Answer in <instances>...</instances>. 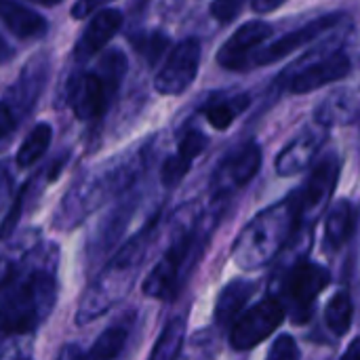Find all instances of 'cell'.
I'll return each instance as SVG.
<instances>
[{
    "label": "cell",
    "instance_id": "cell-1",
    "mask_svg": "<svg viewBox=\"0 0 360 360\" xmlns=\"http://www.w3.org/2000/svg\"><path fill=\"white\" fill-rule=\"evenodd\" d=\"M40 243L27 236L25 245L15 247V257L4 259L0 310L6 335L36 331L55 308L59 249Z\"/></svg>",
    "mask_w": 360,
    "mask_h": 360
},
{
    "label": "cell",
    "instance_id": "cell-2",
    "mask_svg": "<svg viewBox=\"0 0 360 360\" xmlns=\"http://www.w3.org/2000/svg\"><path fill=\"white\" fill-rule=\"evenodd\" d=\"M158 217L160 213H156L129 243H124L118 253L101 268V272L89 283L78 302L76 325H89L97 321L129 295L154 243Z\"/></svg>",
    "mask_w": 360,
    "mask_h": 360
},
{
    "label": "cell",
    "instance_id": "cell-3",
    "mask_svg": "<svg viewBox=\"0 0 360 360\" xmlns=\"http://www.w3.org/2000/svg\"><path fill=\"white\" fill-rule=\"evenodd\" d=\"M146 167V150L114 158L76 181L57 207L53 226L57 230H72L80 226L91 213L105 205L116 194L133 186Z\"/></svg>",
    "mask_w": 360,
    "mask_h": 360
},
{
    "label": "cell",
    "instance_id": "cell-4",
    "mask_svg": "<svg viewBox=\"0 0 360 360\" xmlns=\"http://www.w3.org/2000/svg\"><path fill=\"white\" fill-rule=\"evenodd\" d=\"M207 238V221L200 205L188 202L175 211L171 217V243L152 272L146 276L141 289L148 297L171 300L181 287L184 274L196 262L200 251V240Z\"/></svg>",
    "mask_w": 360,
    "mask_h": 360
},
{
    "label": "cell",
    "instance_id": "cell-5",
    "mask_svg": "<svg viewBox=\"0 0 360 360\" xmlns=\"http://www.w3.org/2000/svg\"><path fill=\"white\" fill-rule=\"evenodd\" d=\"M297 228V202L291 192L281 202L259 211L240 230L232 245L234 264L245 272H253L268 266L285 249V245H289Z\"/></svg>",
    "mask_w": 360,
    "mask_h": 360
},
{
    "label": "cell",
    "instance_id": "cell-6",
    "mask_svg": "<svg viewBox=\"0 0 360 360\" xmlns=\"http://www.w3.org/2000/svg\"><path fill=\"white\" fill-rule=\"evenodd\" d=\"M127 68V55L120 49H110L101 55L95 70L76 74L68 84V105L74 116L84 122L99 120L120 91Z\"/></svg>",
    "mask_w": 360,
    "mask_h": 360
},
{
    "label": "cell",
    "instance_id": "cell-7",
    "mask_svg": "<svg viewBox=\"0 0 360 360\" xmlns=\"http://www.w3.org/2000/svg\"><path fill=\"white\" fill-rule=\"evenodd\" d=\"M49 55L38 53L34 55L19 72L15 82L6 89L2 97V116H0V133L2 137H8L11 131L34 110L46 78H49Z\"/></svg>",
    "mask_w": 360,
    "mask_h": 360
},
{
    "label": "cell",
    "instance_id": "cell-8",
    "mask_svg": "<svg viewBox=\"0 0 360 360\" xmlns=\"http://www.w3.org/2000/svg\"><path fill=\"white\" fill-rule=\"evenodd\" d=\"M340 169H342L340 156L335 152H329L312 167L306 184L293 190V196L297 202L300 228L310 230L321 219L340 181Z\"/></svg>",
    "mask_w": 360,
    "mask_h": 360
},
{
    "label": "cell",
    "instance_id": "cell-9",
    "mask_svg": "<svg viewBox=\"0 0 360 360\" xmlns=\"http://www.w3.org/2000/svg\"><path fill=\"white\" fill-rule=\"evenodd\" d=\"M331 283V274L325 266L312 262L293 264L283 276V306L291 321L306 323L312 314L314 302L321 291Z\"/></svg>",
    "mask_w": 360,
    "mask_h": 360
},
{
    "label": "cell",
    "instance_id": "cell-10",
    "mask_svg": "<svg viewBox=\"0 0 360 360\" xmlns=\"http://www.w3.org/2000/svg\"><path fill=\"white\" fill-rule=\"evenodd\" d=\"M350 72H352L350 57L344 51H331V53H323L314 61L300 59L297 63H293V68L285 70L278 76V84L293 95H306L331 82L344 80L346 76H350Z\"/></svg>",
    "mask_w": 360,
    "mask_h": 360
},
{
    "label": "cell",
    "instance_id": "cell-11",
    "mask_svg": "<svg viewBox=\"0 0 360 360\" xmlns=\"http://www.w3.org/2000/svg\"><path fill=\"white\" fill-rule=\"evenodd\" d=\"M287 310L281 300L266 297L247 310L230 329V346L234 350H251L270 338L285 321Z\"/></svg>",
    "mask_w": 360,
    "mask_h": 360
},
{
    "label": "cell",
    "instance_id": "cell-12",
    "mask_svg": "<svg viewBox=\"0 0 360 360\" xmlns=\"http://www.w3.org/2000/svg\"><path fill=\"white\" fill-rule=\"evenodd\" d=\"M200 55H202V46L198 38L192 36L181 40L169 53L165 65L158 70L154 78V89L160 95H169V97H177L186 93L198 76Z\"/></svg>",
    "mask_w": 360,
    "mask_h": 360
},
{
    "label": "cell",
    "instance_id": "cell-13",
    "mask_svg": "<svg viewBox=\"0 0 360 360\" xmlns=\"http://www.w3.org/2000/svg\"><path fill=\"white\" fill-rule=\"evenodd\" d=\"M262 169V150L255 141H247L232 150L215 169L211 177V192L215 198H224L245 188Z\"/></svg>",
    "mask_w": 360,
    "mask_h": 360
},
{
    "label": "cell",
    "instance_id": "cell-14",
    "mask_svg": "<svg viewBox=\"0 0 360 360\" xmlns=\"http://www.w3.org/2000/svg\"><path fill=\"white\" fill-rule=\"evenodd\" d=\"M344 21V13H327L321 15L316 19H310L308 23H304L302 27L276 38L274 42L262 46L251 61V68H264L270 63H276L281 59H285L287 55L295 53L297 49H304L306 44L319 40L321 36H325L327 32H331L333 27H338Z\"/></svg>",
    "mask_w": 360,
    "mask_h": 360
},
{
    "label": "cell",
    "instance_id": "cell-15",
    "mask_svg": "<svg viewBox=\"0 0 360 360\" xmlns=\"http://www.w3.org/2000/svg\"><path fill=\"white\" fill-rule=\"evenodd\" d=\"M272 36V25L262 19L243 23L217 51V63L224 70H247L251 68L253 55Z\"/></svg>",
    "mask_w": 360,
    "mask_h": 360
},
{
    "label": "cell",
    "instance_id": "cell-16",
    "mask_svg": "<svg viewBox=\"0 0 360 360\" xmlns=\"http://www.w3.org/2000/svg\"><path fill=\"white\" fill-rule=\"evenodd\" d=\"M325 139H327V133H325L323 124L316 122V127L304 129L281 150V154L276 158V173L283 177H293V175H300L302 171H306L314 162Z\"/></svg>",
    "mask_w": 360,
    "mask_h": 360
},
{
    "label": "cell",
    "instance_id": "cell-17",
    "mask_svg": "<svg viewBox=\"0 0 360 360\" xmlns=\"http://www.w3.org/2000/svg\"><path fill=\"white\" fill-rule=\"evenodd\" d=\"M122 21H124V17L118 8H103V11L95 13L74 44V59L78 63L93 59L120 32Z\"/></svg>",
    "mask_w": 360,
    "mask_h": 360
},
{
    "label": "cell",
    "instance_id": "cell-18",
    "mask_svg": "<svg viewBox=\"0 0 360 360\" xmlns=\"http://www.w3.org/2000/svg\"><path fill=\"white\" fill-rule=\"evenodd\" d=\"M356 217H359V211L348 198L338 200L329 209L327 219H325V234H323V243L329 253L340 251L352 238L356 230Z\"/></svg>",
    "mask_w": 360,
    "mask_h": 360
},
{
    "label": "cell",
    "instance_id": "cell-19",
    "mask_svg": "<svg viewBox=\"0 0 360 360\" xmlns=\"http://www.w3.org/2000/svg\"><path fill=\"white\" fill-rule=\"evenodd\" d=\"M2 23L4 27L19 40H36L42 38L49 30V21L36 11L23 6L15 0H4L2 4Z\"/></svg>",
    "mask_w": 360,
    "mask_h": 360
},
{
    "label": "cell",
    "instance_id": "cell-20",
    "mask_svg": "<svg viewBox=\"0 0 360 360\" xmlns=\"http://www.w3.org/2000/svg\"><path fill=\"white\" fill-rule=\"evenodd\" d=\"M255 291V283L249 278H236L228 283L215 302V323L219 327H230L240 319V312Z\"/></svg>",
    "mask_w": 360,
    "mask_h": 360
},
{
    "label": "cell",
    "instance_id": "cell-21",
    "mask_svg": "<svg viewBox=\"0 0 360 360\" xmlns=\"http://www.w3.org/2000/svg\"><path fill=\"white\" fill-rule=\"evenodd\" d=\"M251 105V97L247 93H238V95H230V97H215L211 101H207L202 105V114L207 118V122L217 129V131H226L232 127V122L247 112Z\"/></svg>",
    "mask_w": 360,
    "mask_h": 360
},
{
    "label": "cell",
    "instance_id": "cell-22",
    "mask_svg": "<svg viewBox=\"0 0 360 360\" xmlns=\"http://www.w3.org/2000/svg\"><path fill=\"white\" fill-rule=\"evenodd\" d=\"M360 114V99L354 93H333L327 97L319 110H316V122L323 127H335V124H348L356 120Z\"/></svg>",
    "mask_w": 360,
    "mask_h": 360
},
{
    "label": "cell",
    "instance_id": "cell-23",
    "mask_svg": "<svg viewBox=\"0 0 360 360\" xmlns=\"http://www.w3.org/2000/svg\"><path fill=\"white\" fill-rule=\"evenodd\" d=\"M133 213V202H122L116 211H112L97 228L91 238V255H103L124 232Z\"/></svg>",
    "mask_w": 360,
    "mask_h": 360
},
{
    "label": "cell",
    "instance_id": "cell-24",
    "mask_svg": "<svg viewBox=\"0 0 360 360\" xmlns=\"http://www.w3.org/2000/svg\"><path fill=\"white\" fill-rule=\"evenodd\" d=\"M51 139H53V129L49 122L34 124V129L25 135V139L21 141V146L15 154V165L19 169H27V167L36 165L49 150Z\"/></svg>",
    "mask_w": 360,
    "mask_h": 360
},
{
    "label": "cell",
    "instance_id": "cell-25",
    "mask_svg": "<svg viewBox=\"0 0 360 360\" xmlns=\"http://www.w3.org/2000/svg\"><path fill=\"white\" fill-rule=\"evenodd\" d=\"M129 340V327L124 323L110 325L91 346L89 360H116V356L124 350Z\"/></svg>",
    "mask_w": 360,
    "mask_h": 360
},
{
    "label": "cell",
    "instance_id": "cell-26",
    "mask_svg": "<svg viewBox=\"0 0 360 360\" xmlns=\"http://www.w3.org/2000/svg\"><path fill=\"white\" fill-rule=\"evenodd\" d=\"M186 340V321L181 316L167 323L160 338L156 340V346L150 354V360H177L181 346Z\"/></svg>",
    "mask_w": 360,
    "mask_h": 360
},
{
    "label": "cell",
    "instance_id": "cell-27",
    "mask_svg": "<svg viewBox=\"0 0 360 360\" xmlns=\"http://www.w3.org/2000/svg\"><path fill=\"white\" fill-rule=\"evenodd\" d=\"M352 316H354V306L352 300L346 291L335 293L327 308H325V323L333 335H346L352 327Z\"/></svg>",
    "mask_w": 360,
    "mask_h": 360
},
{
    "label": "cell",
    "instance_id": "cell-28",
    "mask_svg": "<svg viewBox=\"0 0 360 360\" xmlns=\"http://www.w3.org/2000/svg\"><path fill=\"white\" fill-rule=\"evenodd\" d=\"M131 42L133 46L137 49V53L150 63L154 65L162 53L167 51L169 46V36H165L162 32H146V34H137V36H131Z\"/></svg>",
    "mask_w": 360,
    "mask_h": 360
},
{
    "label": "cell",
    "instance_id": "cell-29",
    "mask_svg": "<svg viewBox=\"0 0 360 360\" xmlns=\"http://www.w3.org/2000/svg\"><path fill=\"white\" fill-rule=\"evenodd\" d=\"M192 165H194V162H192L190 158H186L184 154H179V152H175L173 156H169V158L165 160L162 169H160V181H162V186H165V188H175V186H179L181 179L190 173Z\"/></svg>",
    "mask_w": 360,
    "mask_h": 360
},
{
    "label": "cell",
    "instance_id": "cell-30",
    "mask_svg": "<svg viewBox=\"0 0 360 360\" xmlns=\"http://www.w3.org/2000/svg\"><path fill=\"white\" fill-rule=\"evenodd\" d=\"M209 146V137L196 129H190L186 131V135L179 139V146H177V152L184 154L186 158H190L192 162L205 152V148Z\"/></svg>",
    "mask_w": 360,
    "mask_h": 360
},
{
    "label": "cell",
    "instance_id": "cell-31",
    "mask_svg": "<svg viewBox=\"0 0 360 360\" xmlns=\"http://www.w3.org/2000/svg\"><path fill=\"white\" fill-rule=\"evenodd\" d=\"M251 0H213L209 11H211V17L219 23H232L240 13L243 8L249 4Z\"/></svg>",
    "mask_w": 360,
    "mask_h": 360
},
{
    "label": "cell",
    "instance_id": "cell-32",
    "mask_svg": "<svg viewBox=\"0 0 360 360\" xmlns=\"http://www.w3.org/2000/svg\"><path fill=\"white\" fill-rule=\"evenodd\" d=\"M268 360H300V346L291 335H281L274 340Z\"/></svg>",
    "mask_w": 360,
    "mask_h": 360
},
{
    "label": "cell",
    "instance_id": "cell-33",
    "mask_svg": "<svg viewBox=\"0 0 360 360\" xmlns=\"http://www.w3.org/2000/svg\"><path fill=\"white\" fill-rule=\"evenodd\" d=\"M112 2V0H76L74 6H72V17L74 19H91L95 13L103 11L105 4Z\"/></svg>",
    "mask_w": 360,
    "mask_h": 360
},
{
    "label": "cell",
    "instance_id": "cell-34",
    "mask_svg": "<svg viewBox=\"0 0 360 360\" xmlns=\"http://www.w3.org/2000/svg\"><path fill=\"white\" fill-rule=\"evenodd\" d=\"M57 360H89V352H84L78 344H65L59 350Z\"/></svg>",
    "mask_w": 360,
    "mask_h": 360
},
{
    "label": "cell",
    "instance_id": "cell-35",
    "mask_svg": "<svg viewBox=\"0 0 360 360\" xmlns=\"http://www.w3.org/2000/svg\"><path fill=\"white\" fill-rule=\"evenodd\" d=\"M287 0H251V8L257 13V15H266V13H272L276 8H281Z\"/></svg>",
    "mask_w": 360,
    "mask_h": 360
},
{
    "label": "cell",
    "instance_id": "cell-36",
    "mask_svg": "<svg viewBox=\"0 0 360 360\" xmlns=\"http://www.w3.org/2000/svg\"><path fill=\"white\" fill-rule=\"evenodd\" d=\"M340 360H360V335L348 346V350L342 354V359Z\"/></svg>",
    "mask_w": 360,
    "mask_h": 360
},
{
    "label": "cell",
    "instance_id": "cell-37",
    "mask_svg": "<svg viewBox=\"0 0 360 360\" xmlns=\"http://www.w3.org/2000/svg\"><path fill=\"white\" fill-rule=\"evenodd\" d=\"M27 2H34V4H40V6H55L63 0H27Z\"/></svg>",
    "mask_w": 360,
    "mask_h": 360
},
{
    "label": "cell",
    "instance_id": "cell-38",
    "mask_svg": "<svg viewBox=\"0 0 360 360\" xmlns=\"http://www.w3.org/2000/svg\"><path fill=\"white\" fill-rule=\"evenodd\" d=\"M13 360H30V359H27V356H15Z\"/></svg>",
    "mask_w": 360,
    "mask_h": 360
}]
</instances>
